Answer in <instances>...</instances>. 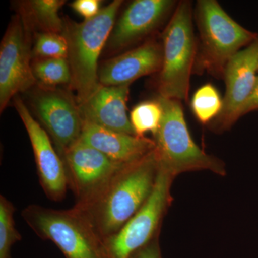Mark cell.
<instances>
[{"label": "cell", "instance_id": "cell-1", "mask_svg": "<svg viewBox=\"0 0 258 258\" xmlns=\"http://www.w3.org/2000/svg\"><path fill=\"white\" fill-rule=\"evenodd\" d=\"M158 172L154 150L140 160L122 166L92 203L79 209L102 240L116 233L143 207L154 189Z\"/></svg>", "mask_w": 258, "mask_h": 258}, {"label": "cell", "instance_id": "cell-2", "mask_svg": "<svg viewBox=\"0 0 258 258\" xmlns=\"http://www.w3.org/2000/svg\"><path fill=\"white\" fill-rule=\"evenodd\" d=\"M122 3L121 0H114L96 16L82 23L64 20L62 35L69 47L71 86L76 91L78 104L84 103L99 86L98 59L108 41Z\"/></svg>", "mask_w": 258, "mask_h": 258}, {"label": "cell", "instance_id": "cell-3", "mask_svg": "<svg viewBox=\"0 0 258 258\" xmlns=\"http://www.w3.org/2000/svg\"><path fill=\"white\" fill-rule=\"evenodd\" d=\"M200 32L193 72L223 78L229 60L258 35L235 21L216 0H200L195 10Z\"/></svg>", "mask_w": 258, "mask_h": 258}, {"label": "cell", "instance_id": "cell-4", "mask_svg": "<svg viewBox=\"0 0 258 258\" xmlns=\"http://www.w3.org/2000/svg\"><path fill=\"white\" fill-rule=\"evenodd\" d=\"M21 216L37 237L53 242L66 258H106L103 240L79 209L30 205Z\"/></svg>", "mask_w": 258, "mask_h": 258}, {"label": "cell", "instance_id": "cell-5", "mask_svg": "<svg viewBox=\"0 0 258 258\" xmlns=\"http://www.w3.org/2000/svg\"><path fill=\"white\" fill-rule=\"evenodd\" d=\"M163 109L160 125L154 135L159 169L173 177L180 173L209 170L225 175L223 163L195 144L185 120L181 102L159 96Z\"/></svg>", "mask_w": 258, "mask_h": 258}, {"label": "cell", "instance_id": "cell-6", "mask_svg": "<svg viewBox=\"0 0 258 258\" xmlns=\"http://www.w3.org/2000/svg\"><path fill=\"white\" fill-rule=\"evenodd\" d=\"M163 60L158 90L159 96L186 101L193 73L198 43L195 37L192 10L189 1L176 5L162 35Z\"/></svg>", "mask_w": 258, "mask_h": 258}, {"label": "cell", "instance_id": "cell-7", "mask_svg": "<svg viewBox=\"0 0 258 258\" xmlns=\"http://www.w3.org/2000/svg\"><path fill=\"white\" fill-rule=\"evenodd\" d=\"M172 176L159 169L154 189L139 211L114 235L103 240L106 258H132L157 238V231L170 203Z\"/></svg>", "mask_w": 258, "mask_h": 258}, {"label": "cell", "instance_id": "cell-8", "mask_svg": "<svg viewBox=\"0 0 258 258\" xmlns=\"http://www.w3.org/2000/svg\"><path fill=\"white\" fill-rule=\"evenodd\" d=\"M31 28L23 15L12 20L0 46V111L15 95L36 83L32 72Z\"/></svg>", "mask_w": 258, "mask_h": 258}, {"label": "cell", "instance_id": "cell-9", "mask_svg": "<svg viewBox=\"0 0 258 258\" xmlns=\"http://www.w3.org/2000/svg\"><path fill=\"white\" fill-rule=\"evenodd\" d=\"M62 159L67 171L69 188L76 197L74 207L81 210L92 203L115 173L124 166L111 160L81 140L64 153Z\"/></svg>", "mask_w": 258, "mask_h": 258}, {"label": "cell", "instance_id": "cell-10", "mask_svg": "<svg viewBox=\"0 0 258 258\" xmlns=\"http://www.w3.org/2000/svg\"><path fill=\"white\" fill-rule=\"evenodd\" d=\"M32 106L40 124L62 158L82 134L83 120L79 104L63 91L41 86L32 96Z\"/></svg>", "mask_w": 258, "mask_h": 258}, {"label": "cell", "instance_id": "cell-11", "mask_svg": "<svg viewBox=\"0 0 258 258\" xmlns=\"http://www.w3.org/2000/svg\"><path fill=\"white\" fill-rule=\"evenodd\" d=\"M15 106L31 143L39 182L49 200L62 201L70 189L64 161L52 146L46 131L32 116L20 98H15Z\"/></svg>", "mask_w": 258, "mask_h": 258}, {"label": "cell", "instance_id": "cell-12", "mask_svg": "<svg viewBox=\"0 0 258 258\" xmlns=\"http://www.w3.org/2000/svg\"><path fill=\"white\" fill-rule=\"evenodd\" d=\"M258 71V37L227 62L223 78L226 91L220 114L213 121L215 130H227L241 117V111L252 93Z\"/></svg>", "mask_w": 258, "mask_h": 258}, {"label": "cell", "instance_id": "cell-13", "mask_svg": "<svg viewBox=\"0 0 258 258\" xmlns=\"http://www.w3.org/2000/svg\"><path fill=\"white\" fill-rule=\"evenodd\" d=\"M176 4L172 0H136L115 23L108 48L118 51L150 34L167 18Z\"/></svg>", "mask_w": 258, "mask_h": 258}, {"label": "cell", "instance_id": "cell-14", "mask_svg": "<svg viewBox=\"0 0 258 258\" xmlns=\"http://www.w3.org/2000/svg\"><path fill=\"white\" fill-rule=\"evenodd\" d=\"M162 60V45L149 40L105 62L98 70V82L106 86L130 85L139 78L159 72Z\"/></svg>", "mask_w": 258, "mask_h": 258}, {"label": "cell", "instance_id": "cell-15", "mask_svg": "<svg viewBox=\"0 0 258 258\" xmlns=\"http://www.w3.org/2000/svg\"><path fill=\"white\" fill-rule=\"evenodd\" d=\"M129 86L130 85L106 86L99 84L88 99L79 104L83 122L136 135L126 113Z\"/></svg>", "mask_w": 258, "mask_h": 258}, {"label": "cell", "instance_id": "cell-16", "mask_svg": "<svg viewBox=\"0 0 258 258\" xmlns=\"http://www.w3.org/2000/svg\"><path fill=\"white\" fill-rule=\"evenodd\" d=\"M80 140L122 165L140 160L156 147L154 140L147 137L120 133L86 122H83Z\"/></svg>", "mask_w": 258, "mask_h": 258}, {"label": "cell", "instance_id": "cell-17", "mask_svg": "<svg viewBox=\"0 0 258 258\" xmlns=\"http://www.w3.org/2000/svg\"><path fill=\"white\" fill-rule=\"evenodd\" d=\"M66 1L62 0H32L26 2L21 15L30 28L36 26L42 32L62 34L64 20L59 15V10Z\"/></svg>", "mask_w": 258, "mask_h": 258}, {"label": "cell", "instance_id": "cell-18", "mask_svg": "<svg viewBox=\"0 0 258 258\" xmlns=\"http://www.w3.org/2000/svg\"><path fill=\"white\" fill-rule=\"evenodd\" d=\"M32 68L36 82L42 87L71 85V71L67 58L35 59Z\"/></svg>", "mask_w": 258, "mask_h": 258}, {"label": "cell", "instance_id": "cell-19", "mask_svg": "<svg viewBox=\"0 0 258 258\" xmlns=\"http://www.w3.org/2000/svg\"><path fill=\"white\" fill-rule=\"evenodd\" d=\"M222 106L223 98L217 88L210 83L198 88L191 101L194 115L203 124L216 119L221 113Z\"/></svg>", "mask_w": 258, "mask_h": 258}, {"label": "cell", "instance_id": "cell-20", "mask_svg": "<svg viewBox=\"0 0 258 258\" xmlns=\"http://www.w3.org/2000/svg\"><path fill=\"white\" fill-rule=\"evenodd\" d=\"M163 116V109L158 98L152 101L141 102L134 107L130 113V122L135 134L144 137L151 132L155 135Z\"/></svg>", "mask_w": 258, "mask_h": 258}, {"label": "cell", "instance_id": "cell-21", "mask_svg": "<svg viewBox=\"0 0 258 258\" xmlns=\"http://www.w3.org/2000/svg\"><path fill=\"white\" fill-rule=\"evenodd\" d=\"M14 205L0 195V258L12 257V247L22 240L15 226Z\"/></svg>", "mask_w": 258, "mask_h": 258}, {"label": "cell", "instance_id": "cell-22", "mask_svg": "<svg viewBox=\"0 0 258 258\" xmlns=\"http://www.w3.org/2000/svg\"><path fill=\"white\" fill-rule=\"evenodd\" d=\"M69 47L62 34L40 32L37 34L32 54L35 59L67 58Z\"/></svg>", "mask_w": 258, "mask_h": 258}, {"label": "cell", "instance_id": "cell-23", "mask_svg": "<svg viewBox=\"0 0 258 258\" xmlns=\"http://www.w3.org/2000/svg\"><path fill=\"white\" fill-rule=\"evenodd\" d=\"M100 0H76L71 5V8L85 20L93 18L101 11Z\"/></svg>", "mask_w": 258, "mask_h": 258}, {"label": "cell", "instance_id": "cell-24", "mask_svg": "<svg viewBox=\"0 0 258 258\" xmlns=\"http://www.w3.org/2000/svg\"><path fill=\"white\" fill-rule=\"evenodd\" d=\"M132 258H162L157 238L137 251Z\"/></svg>", "mask_w": 258, "mask_h": 258}, {"label": "cell", "instance_id": "cell-25", "mask_svg": "<svg viewBox=\"0 0 258 258\" xmlns=\"http://www.w3.org/2000/svg\"><path fill=\"white\" fill-rule=\"evenodd\" d=\"M258 109V76L256 79L255 84H254L252 93L249 95L248 99L245 102L242 111H241V116L245 115L249 112L255 111Z\"/></svg>", "mask_w": 258, "mask_h": 258}]
</instances>
